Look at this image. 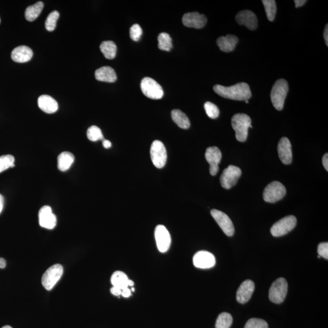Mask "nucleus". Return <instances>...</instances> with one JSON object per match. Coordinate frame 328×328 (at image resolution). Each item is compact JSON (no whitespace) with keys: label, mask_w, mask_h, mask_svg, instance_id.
I'll return each instance as SVG.
<instances>
[{"label":"nucleus","mask_w":328,"mask_h":328,"mask_svg":"<svg viewBox=\"0 0 328 328\" xmlns=\"http://www.w3.org/2000/svg\"><path fill=\"white\" fill-rule=\"evenodd\" d=\"M213 90L217 95L224 98L239 101H245L252 97L249 85L244 82L230 86L216 85L214 86Z\"/></svg>","instance_id":"nucleus-1"},{"label":"nucleus","mask_w":328,"mask_h":328,"mask_svg":"<svg viewBox=\"0 0 328 328\" xmlns=\"http://www.w3.org/2000/svg\"><path fill=\"white\" fill-rule=\"evenodd\" d=\"M251 125V119L246 114H236L232 119V126L235 130L238 141L245 142L248 136V130Z\"/></svg>","instance_id":"nucleus-2"},{"label":"nucleus","mask_w":328,"mask_h":328,"mask_svg":"<svg viewBox=\"0 0 328 328\" xmlns=\"http://www.w3.org/2000/svg\"><path fill=\"white\" fill-rule=\"evenodd\" d=\"M288 90V83L284 79L278 80L272 87L270 93L271 101L275 108L279 111L283 109Z\"/></svg>","instance_id":"nucleus-3"},{"label":"nucleus","mask_w":328,"mask_h":328,"mask_svg":"<svg viewBox=\"0 0 328 328\" xmlns=\"http://www.w3.org/2000/svg\"><path fill=\"white\" fill-rule=\"evenodd\" d=\"M285 187L279 181L270 183L266 187L263 192V199L267 203H275L282 199L285 196Z\"/></svg>","instance_id":"nucleus-4"},{"label":"nucleus","mask_w":328,"mask_h":328,"mask_svg":"<svg viewBox=\"0 0 328 328\" xmlns=\"http://www.w3.org/2000/svg\"><path fill=\"white\" fill-rule=\"evenodd\" d=\"M63 273V268L61 264H56L45 271L42 279L43 287L46 290H51L59 280L61 279Z\"/></svg>","instance_id":"nucleus-5"},{"label":"nucleus","mask_w":328,"mask_h":328,"mask_svg":"<svg viewBox=\"0 0 328 328\" xmlns=\"http://www.w3.org/2000/svg\"><path fill=\"white\" fill-rule=\"evenodd\" d=\"M287 287L288 285L287 281L284 278H279L274 282L270 287L269 293L271 302L276 304L283 303L287 294Z\"/></svg>","instance_id":"nucleus-6"},{"label":"nucleus","mask_w":328,"mask_h":328,"mask_svg":"<svg viewBox=\"0 0 328 328\" xmlns=\"http://www.w3.org/2000/svg\"><path fill=\"white\" fill-rule=\"evenodd\" d=\"M297 222V218L294 216L290 215L284 217L274 224L271 227V234L275 237L285 235L295 228Z\"/></svg>","instance_id":"nucleus-7"},{"label":"nucleus","mask_w":328,"mask_h":328,"mask_svg":"<svg viewBox=\"0 0 328 328\" xmlns=\"http://www.w3.org/2000/svg\"><path fill=\"white\" fill-rule=\"evenodd\" d=\"M140 88L143 95L150 99L158 100L162 99L163 96L162 86L152 78H143L140 83Z\"/></svg>","instance_id":"nucleus-8"},{"label":"nucleus","mask_w":328,"mask_h":328,"mask_svg":"<svg viewBox=\"0 0 328 328\" xmlns=\"http://www.w3.org/2000/svg\"><path fill=\"white\" fill-rule=\"evenodd\" d=\"M150 156L153 165L156 168L162 169L166 166L167 159V153L165 145L160 140H155L150 149Z\"/></svg>","instance_id":"nucleus-9"},{"label":"nucleus","mask_w":328,"mask_h":328,"mask_svg":"<svg viewBox=\"0 0 328 328\" xmlns=\"http://www.w3.org/2000/svg\"><path fill=\"white\" fill-rule=\"evenodd\" d=\"M242 170L235 166L230 165L223 171L220 177V183L223 188L230 189L235 186L241 175Z\"/></svg>","instance_id":"nucleus-10"},{"label":"nucleus","mask_w":328,"mask_h":328,"mask_svg":"<svg viewBox=\"0 0 328 328\" xmlns=\"http://www.w3.org/2000/svg\"><path fill=\"white\" fill-rule=\"evenodd\" d=\"M211 215H212L214 220L218 224L227 236H232L235 233V228H234L233 224L230 219V217L226 215V213L218 210L213 209L211 210Z\"/></svg>","instance_id":"nucleus-11"},{"label":"nucleus","mask_w":328,"mask_h":328,"mask_svg":"<svg viewBox=\"0 0 328 328\" xmlns=\"http://www.w3.org/2000/svg\"><path fill=\"white\" fill-rule=\"evenodd\" d=\"M155 236L158 250L160 252H166L171 244V236L168 230L163 225L157 226Z\"/></svg>","instance_id":"nucleus-12"},{"label":"nucleus","mask_w":328,"mask_h":328,"mask_svg":"<svg viewBox=\"0 0 328 328\" xmlns=\"http://www.w3.org/2000/svg\"><path fill=\"white\" fill-rule=\"evenodd\" d=\"M193 262L194 266L200 269L212 268L215 265V257L212 253L207 251H199L193 257Z\"/></svg>","instance_id":"nucleus-13"},{"label":"nucleus","mask_w":328,"mask_h":328,"mask_svg":"<svg viewBox=\"0 0 328 328\" xmlns=\"http://www.w3.org/2000/svg\"><path fill=\"white\" fill-rule=\"evenodd\" d=\"M206 159L210 164V173L211 175L215 176L219 171V163L222 158V154L220 150L216 147H209L206 150Z\"/></svg>","instance_id":"nucleus-14"},{"label":"nucleus","mask_w":328,"mask_h":328,"mask_svg":"<svg viewBox=\"0 0 328 328\" xmlns=\"http://www.w3.org/2000/svg\"><path fill=\"white\" fill-rule=\"evenodd\" d=\"M40 226L47 229H53L57 224L56 216L52 213L51 207L45 206L39 213Z\"/></svg>","instance_id":"nucleus-15"},{"label":"nucleus","mask_w":328,"mask_h":328,"mask_svg":"<svg viewBox=\"0 0 328 328\" xmlns=\"http://www.w3.org/2000/svg\"><path fill=\"white\" fill-rule=\"evenodd\" d=\"M207 22L206 16L198 12L187 13L183 17V25L188 28L202 29L205 26Z\"/></svg>","instance_id":"nucleus-16"},{"label":"nucleus","mask_w":328,"mask_h":328,"mask_svg":"<svg viewBox=\"0 0 328 328\" xmlns=\"http://www.w3.org/2000/svg\"><path fill=\"white\" fill-rule=\"evenodd\" d=\"M278 153L281 161L285 165H289L293 161L292 145L287 138L280 139L277 147Z\"/></svg>","instance_id":"nucleus-17"},{"label":"nucleus","mask_w":328,"mask_h":328,"mask_svg":"<svg viewBox=\"0 0 328 328\" xmlns=\"http://www.w3.org/2000/svg\"><path fill=\"white\" fill-rule=\"evenodd\" d=\"M254 290H255V284L252 280L244 281L237 290V302L241 304L248 302L252 296Z\"/></svg>","instance_id":"nucleus-18"},{"label":"nucleus","mask_w":328,"mask_h":328,"mask_svg":"<svg viewBox=\"0 0 328 328\" xmlns=\"http://www.w3.org/2000/svg\"><path fill=\"white\" fill-rule=\"evenodd\" d=\"M236 20L240 25L245 26L250 30H255L258 26V20L253 12L245 10L240 12L236 16Z\"/></svg>","instance_id":"nucleus-19"},{"label":"nucleus","mask_w":328,"mask_h":328,"mask_svg":"<svg viewBox=\"0 0 328 328\" xmlns=\"http://www.w3.org/2000/svg\"><path fill=\"white\" fill-rule=\"evenodd\" d=\"M32 49L26 46L16 47L11 53V58L13 61L17 63L29 62L32 58Z\"/></svg>","instance_id":"nucleus-20"},{"label":"nucleus","mask_w":328,"mask_h":328,"mask_svg":"<svg viewBox=\"0 0 328 328\" xmlns=\"http://www.w3.org/2000/svg\"><path fill=\"white\" fill-rule=\"evenodd\" d=\"M38 105L39 108L46 113L53 114L58 111L59 108L58 103L48 95H42L38 99Z\"/></svg>","instance_id":"nucleus-21"},{"label":"nucleus","mask_w":328,"mask_h":328,"mask_svg":"<svg viewBox=\"0 0 328 328\" xmlns=\"http://www.w3.org/2000/svg\"><path fill=\"white\" fill-rule=\"evenodd\" d=\"M239 42L237 37L233 35H227L221 37L217 40V45L221 51L224 52H230L233 51Z\"/></svg>","instance_id":"nucleus-22"},{"label":"nucleus","mask_w":328,"mask_h":328,"mask_svg":"<svg viewBox=\"0 0 328 328\" xmlns=\"http://www.w3.org/2000/svg\"><path fill=\"white\" fill-rule=\"evenodd\" d=\"M95 78L98 81L113 83L116 81L117 75L112 67L103 66L96 70Z\"/></svg>","instance_id":"nucleus-23"},{"label":"nucleus","mask_w":328,"mask_h":328,"mask_svg":"<svg viewBox=\"0 0 328 328\" xmlns=\"http://www.w3.org/2000/svg\"><path fill=\"white\" fill-rule=\"evenodd\" d=\"M75 157L73 154L68 152L60 153L58 158V167L61 172H66L69 169L75 161Z\"/></svg>","instance_id":"nucleus-24"},{"label":"nucleus","mask_w":328,"mask_h":328,"mask_svg":"<svg viewBox=\"0 0 328 328\" xmlns=\"http://www.w3.org/2000/svg\"><path fill=\"white\" fill-rule=\"evenodd\" d=\"M172 118L176 125L182 129H188L190 126V120L185 113L179 110H173L172 112Z\"/></svg>","instance_id":"nucleus-25"},{"label":"nucleus","mask_w":328,"mask_h":328,"mask_svg":"<svg viewBox=\"0 0 328 328\" xmlns=\"http://www.w3.org/2000/svg\"><path fill=\"white\" fill-rule=\"evenodd\" d=\"M129 281L128 277L122 271H116L113 273L111 278V282L113 286L118 287L122 290L129 287Z\"/></svg>","instance_id":"nucleus-26"},{"label":"nucleus","mask_w":328,"mask_h":328,"mask_svg":"<svg viewBox=\"0 0 328 328\" xmlns=\"http://www.w3.org/2000/svg\"><path fill=\"white\" fill-rule=\"evenodd\" d=\"M43 2H39L35 4L30 6L26 8L25 11V18L29 22H33L38 17L43 9Z\"/></svg>","instance_id":"nucleus-27"},{"label":"nucleus","mask_w":328,"mask_h":328,"mask_svg":"<svg viewBox=\"0 0 328 328\" xmlns=\"http://www.w3.org/2000/svg\"><path fill=\"white\" fill-rule=\"evenodd\" d=\"M100 49L107 59H113L116 56L117 46L113 41L103 42L100 46Z\"/></svg>","instance_id":"nucleus-28"},{"label":"nucleus","mask_w":328,"mask_h":328,"mask_svg":"<svg viewBox=\"0 0 328 328\" xmlns=\"http://www.w3.org/2000/svg\"><path fill=\"white\" fill-rule=\"evenodd\" d=\"M158 48L162 51L169 52L173 48L172 39L169 33H160L158 36Z\"/></svg>","instance_id":"nucleus-29"},{"label":"nucleus","mask_w":328,"mask_h":328,"mask_svg":"<svg viewBox=\"0 0 328 328\" xmlns=\"http://www.w3.org/2000/svg\"><path fill=\"white\" fill-rule=\"evenodd\" d=\"M263 4L265 9L267 19L270 22H273L276 18L277 13V5L274 0H263Z\"/></svg>","instance_id":"nucleus-30"},{"label":"nucleus","mask_w":328,"mask_h":328,"mask_svg":"<svg viewBox=\"0 0 328 328\" xmlns=\"http://www.w3.org/2000/svg\"><path fill=\"white\" fill-rule=\"evenodd\" d=\"M233 319L232 316L227 313L220 314L216 320L215 328H230L232 325Z\"/></svg>","instance_id":"nucleus-31"},{"label":"nucleus","mask_w":328,"mask_h":328,"mask_svg":"<svg viewBox=\"0 0 328 328\" xmlns=\"http://www.w3.org/2000/svg\"><path fill=\"white\" fill-rule=\"evenodd\" d=\"M87 137L89 140L93 142L98 141L99 140H104V137H103L101 130L95 125L90 126L88 129Z\"/></svg>","instance_id":"nucleus-32"},{"label":"nucleus","mask_w":328,"mask_h":328,"mask_svg":"<svg viewBox=\"0 0 328 328\" xmlns=\"http://www.w3.org/2000/svg\"><path fill=\"white\" fill-rule=\"evenodd\" d=\"M59 12L53 11L50 13L45 22L46 29L49 32H52L56 29L57 21L59 18Z\"/></svg>","instance_id":"nucleus-33"},{"label":"nucleus","mask_w":328,"mask_h":328,"mask_svg":"<svg viewBox=\"0 0 328 328\" xmlns=\"http://www.w3.org/2000/svg\"><path fill=\"white\" fill-rule=\"evenodd\" d=\"M14 162L15 158L12 155H7L0 156V173L11 168Z\"/></svg>","instance_id":"nucleus-34"},{"label":"nucleus","mask_w":328,"mask_h":328,"mask_svg":"<svg viewBox=\"0 0 328 328\" xmlns=\"http://www.w3.org/2000/svg\"><path fill=\"white\" fill-rule=\"evenodd\" d=\"M204 106L207 115L210 118L215 119L219 116V108H217V106L214 104V103L210 102H207Z\"/></svg>","instance_id":"nucleus-35"},{"label":"nucleus","mask_w":328,"mask_h":328,"mask_svg":"<svg viewBox=\"0 0 328 328\" xmlns=\"http://www.w3.org/2000/svg\"><path fill=\"white\" fill-rule=\"evenodd\" d=\"M244 328H268V324L262 319H251L247 321Z\"/></svg>","instance_id":"nucleus-36"},{"label":"nucleus","mask_w":328,"mask_h":328,"mask_svg":"<svg viewBox=\"0 0 328 328\" xmlns=\"http://www.w3.org/2000/svg\"><path fill=\"white\" fill-rule=\"evenodd\" d=\"M142 34V29L138 24L133 25L130 29V38L133 41H139Z\"/></svg>","instance_id":"nucleus-37"},{"label":"nucleus","mask_w":328,"mask_h":328,"mask_svg":"<svg viewBox=\"0 0 328 328\" xmlns=\"http://www.w3.org/2000/svg\"><path fill=\"white\" fill-rule=\"evenodd\" d=\"M318 253L320 257H322L326 260L328 259V243H321L318 246Z\"/></svg>","instance_id":"nucleus-38"},{"label":"nucleus","mask_w":328,"mask_h":328,"mask_svg":"<svg viewBox=\"0 0 328 328\" xmlns=\"http://www.w3.org/2000/svg\"><path fill=\"white\" fill-rule=\"evenodd\" d=\"M122 289H120L118 287L113 286L110 291H111V293L114 296H119L121 295L122 294Z\"/></svg>","instance_id":"nucleus-39"},{"label":"nucleus","mask_w":328,"mask_h":328,"mask_svg":"<svg viewBox=\"0 0 328 328\" xmlns=\"http://www.w3.org/2000/svg\"><path fill=\"white\" fill-rule=\"evenodd\" d=\"M132 294V290H130L129 287H126V288L125 289H123L122 290V294L121 295L125 298H128L130 296H131Z\"/></svg>","instance_id":"nucleus-40"},{"label":"nucleus","mask_w":328,"mask_h":328,"mask_svg":"<svg viewBox=\"0 0 328 328\" xmlns=\"http://www.w3.org/2000/svg\"><path fill=\"white\" fill-rule=\"evenodd\" d=\"M323 165L324 167V169H326V171H328V154H324V155L323 157Z\"/></svg>","instance_id":"nucleus-41"},{"label":"nucleus","mask_w":328,"mask_h":328,"mask_svg":"<svg viewBox=\"0 0 328 328\" xmlns=\"http://www.w3.org/2000/svg\"><path fill=\"white\" fill-rule=\"evenodd\" d=\"M296 7L297 8H300L301 6H303L307 2L306 0H295Z\"/></svg>","instance_id":"nucleus-42"},{"label":"nucleus","mask_w":328,"mask_h":328,"mask_svg":"<svg viewBox=\"0 0 328 328\" xmlns=\"http://www.w3.org/2000/svg\"><path fill=\"white\" fill-rule=\"evenodd\" d=\"M112 142L108 140H103V146L106 149H108L112 147Z\"/></svg>","instance_id":"nucleus-43"},{"label":"nucleus","mask_w":328,"mask_h":328,"mask_svg":"<svg viewBox=\"0 0 328 328\" xmlns=\"http://www.w3.org/2000/svg\"><path fill=\"white\" fill-rule=\"evenodd\" d=\"M324 39L325 40L326 45L328 46V25H326L323 33Z\"/></svg>","instance_id":"nucleus-44"},{"label":"nucleus","mask_w":328,"mask_h":328,"mask_svg":"<svg viewBox=\"0 0 328 328\" xmlns=\"http://www.w3.org/2000/svg\"><path fill=\"white\" fill-rule=\"evenodd\" d=\"M4 197L0 194V213H2L3 209V206H4Z\"/></svg>","instance_id":"nucleus-45"},{"label":"nucleus","mask_w":328,"mask_h":328,"mask_svg":"<svg viewBox=\"0 0 328 328\" xmlns=\"http://www.w3.org/2000/svg\"><path fill=\"white\" fill-rule=\"evenodd\" d=\"M6 266V262L3 258H0V268L4 269Z\"/></svg>","instance_id":"nucleus-46"},{"label":"nucleus","mask_w":328,"mask_h":328,"mask_svg":"<svg viewBox=\"0 0 328 328\" xmlns=\"http://www.w3.org/2000/svg\"><path fill=\"white\" fill-rule=\"evenodd\" d=\"M134 282H133L132 280H130L129 281V286H134Z\"/></svg>","instance_id":"nucleus-47"},{"label":"nucleus","mask_w":328,"mask_h":328,"mask_svg":"<svg viewBox=\"0 0 328 328\" xmlns=\"http://www.w3.org/2000/svg\"><path fill=\"white\" fill-rule=\"evenodd\" d=\"M2 328H12V327L11 326H9V325H6V326H4L2 327Z\"/></svg>","instance_id":"nucleus-48"},{"label":"nucleus","mask_w":328,"mask_h":328,"mask_svg":"<svg viewBox=\"0 0 328 328\" xmlns=\"http://www.w3.org/2000/svg\"><path fill=\"white\" fill-rule=\"evenodd\" d=\"M15 167V164H14V163H13V164H12V165L11 166V168H13V167Z\"/></svg>","instance_id":"nucleus-49"},{"label":"nucleus","mask_w":328,"mask_h":328,"mask_svg":"<svg viewBox=\"0 0 328 328\" xmlns=\"http://www.w3.org/2000/svg\"><path fill=\"white\" fill-rule=\"evenodd\" d=\"M245 102H246V103H249V100H245Z\"/></svg>","instance_id":"nucleus-50"},{"label":"nucleus","mask_w":328,"mask_h":328,"mask_svg":"<svg viewBox=\"0 0 328 328\" xmlns=\"http://www.w3.org/2000/svg\"><path fill=\"white\" fill-rule=\"evenodd\" d=\"M132 291H133V292H134V291H135V288H133V287H132Z\"/></svg>","instance_id":"nucleus-51"},{"label":"nucleus","mask_w":328,"mask_h":328,"mask_svg":"<svg viewBox=\"0 0 328 328\" xmlns=\"http://www.w3.org/2000/svg\"><path fill=\"white\" fill-rule=\"evenodd\" d=\"M0 22H1V19H0Z\"/></svg>","instance_id":"nucleus-52"}]
</instances>
